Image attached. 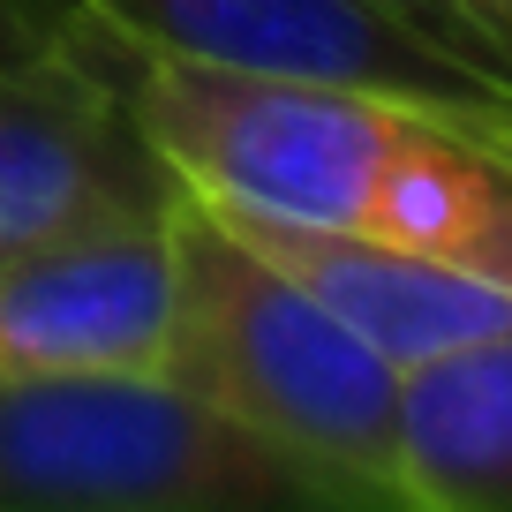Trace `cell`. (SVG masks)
I'll list each match as a JSON object with an SVG mask.
<instances>
[{
	"label": "cell",
	"instance_id": "6da1fadb",
	"mask_svg": "<svg viewBox=\"0 0 512 512\" xmlns=\"http://www.w3.org/2000/svg\"><path fill=\"white\" fill-rule=\"evenodd\" d=\"M68 53L113 83L151 151L204 204L400 241L512 287V128L347 83L159 53L91 8Z\"/></svg>",
	"mask_w": 512,
	"mask_h": 512
},
{
	"label": "cell",
	"instance_id": "7a4b0ae2",
	"mask_svg": "<svg viewBox=\"0 0 512 512\" xmlns=\"http://www.w3.org/2000/svg\"><path fill=\"white\" fill-rule=\"evenodd\" d=\"M159 369L324 467L354 505H400V369L204 196L174 204V332Z\"/></svg>",
	"mask_w": 512,
	"mask_h": 512
},
{
	"label": "cell",
	"instance_id": "3957f363",
	"mask_svg": "<svg viewBox=\"0 0 512 512\" xmlns=\"http://www.w3.org/2000/svg\"><path fill=\"white\" fill-rule=\"evenodd\" d=\"M354 505L324 467L166 369H0V512Z\"/></svg>",
	"mask_w": 512,
	"mask_h": 512
},
{
	"label": "cell",
	"instance_id": "277c9868",
	"mask_svg": "<svg viewBox=\"0 0 512 512\" xmlns=\"http://www.w3.org/2000/svg\"><path fill=\"white\" fill-rule=\"evenodd\" d=\"M83 8L159 53L347 83L482 128H512V68L437 0H83Z\"/></svg>",
	"mask_w": 512,
	"mask_h": 512
},
{
	"label": "cell",
	"instance_id": "5b68a950",
	"mask_svg": "<svg viewBox=\"0 0 512 512\" xmlns=\"http://www.w3.org/2000/svg\"><path fill=\"white\" fill-rule=\"evenodd\" d=\"M181 196L189 189L151 151L136 113L76 53L0 68V256L91 226L166 219Z\"/></svg>",
	"mask_w": 512,
	"mask_h": 512
},
{
	"label": "cell",
	"instance_id": "8992f818",
	"mask_svg": "<svg viewBox=\"0 0 512 512\" xmlns=\"http://www.w3.org/2000/svg\"><path fill=\"white\" fill-rule=\"evenodd\" d=\"M174 332V211L0 256V369H159Z\"/></svg>",
	"mask_w": 512,
	"mask_h": 512
},
{
	"label": "cell",
	"instance_id": "52a82bcc",
	"mask_svg": "<svg viewBox=\"0 0 512 512\" xmlns=\"http://www.w3.org/2000/svg\"><path fill=\"white\" fill-rule=\"evenodd\" d=\"M226 219L264 256H279L317 302H332L392 369H415L430 354L467 347V339L512 332V287L505 279H482L467 264L400 249V241H369V234H324V226L249 219V211H226Z\"/></svg>",
	"mask_w": 512,
	"mask_h": 512
},
{
	"label": "cell",
	"instance_id": "ba28073f",
	"mask_svg": "<svg viewBox=\"0 0 512 512\" xmlns=\"http://www.w3.org/2000/svg\"><path fill=\"white\" fill-rule=\"evenodd\" d=\"M392 482L415 512H512V332L400 369Z\"/></svg>",
	"mask_w": 512,
	"mask_h": 512
},
{
	"label": "cell",
	"instance_id": "9c48e42d",
	"mask_svg": "<svg viewBox=\"0 0 512 512\" xmlns=\"http://www.w3.org/2000/svg\"><path fill=\"white\" fill-rule=\"evenodd\" d=\"M76 23H83V0H0V68L68 61Z\"/></svg>",
	"mask_w": 512,
	"mask_h": 512
},
{
	"label": "cell",
	"instance_id": "30bf717a",
	"mask_svg": "<svg viewBox=\"0 0 512 512\" xmlns=\"http://www.w3.org/2000/svg\"><path fill=\"white\" fill-rule=\"evenodd\" d=\"M437 8H445L460 31H475L482 46H490L497 61L512 68V0H437Z\"/></svg>",
	"mask_w": 512,
	"mask_h": 512
}]
</instances>
